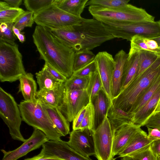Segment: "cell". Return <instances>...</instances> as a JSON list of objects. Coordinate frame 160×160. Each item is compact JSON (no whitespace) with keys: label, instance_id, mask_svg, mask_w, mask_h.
Masks as SVG:
<instances>
[{"label":"cell","instance_id":"cell-1","mask_svg":"<svg viewBox=\"0 0 160 160\" xmlns=\"http://www.w3.org/2000/svg\"><path fill=\"white\" fill-rule=\"evenodd\" d=\"M32 36L40 59L70 78L73 73L75 50L61 42L50 29L43 27L37 25Z\"/></svg>","mask_w":160,"mask_h":160},{"label":"cell","instance_id":"cell-2","mask_svg":"<svg viewBox=\"0 0 160 160\" xmlns=\"http://www.w3.org/2000/svg\"><path fill=\"white\" fill-rule=\"evenodd\" d=\"M160 75V57L113 99L112 105L129 112L138 99Z\"/></svg>","mask_w":160,"mask_h":160},{"label":"cell","instance_id":"cell-3","mask_svg":"<svg viewBox=\"0 0 160 160\" xmlns=\"http://www.w3.org/2000/svg\"><path fill=\"white\" fill-rule=\"evenodd\" d=\"M88 11L93 18L102 23L155 21V17L145 9L129 4L114 8L91 6Z\"/></svg>","mask_w":160,"mask_h":160},{"label":"cell","instance_id":"cell-4","mask_svg":"<svg viewBox=\"0 0 160 160\" xmlns=\"http://www.w3.org/2000/svg\"><path fill=\"white\" fill-rule=\"evenodd\" d=\"M22 121L34 129L44 132L49 140H61V134L51 120L42 103L23 101L18 104Z\"/></svg>","mask_w":160,"mask_h":160},{"label":"cell","instance_id":"cell-5","mask_svg":"<svg viewBox=\"0 0 160 160\" xmlns=\"http://www.w3.org/2000/svg\"><path fill=\"white\" fill-rule=\"evenodd\" d=\"M103 23L114 38L130 41L136 36L150 39L160 37V20Z\"/></svg>","mask_w":160,"mask_h":160},{"label":"cell","instance_id":"cell-6","mask_svg":"<svg viewBox=\"0 0 160 160\" xmlns=\"http://www.w3.org/2000/svg\"><path fill=\"white\" fill-rule=\"evenodd\" d=\"M18 45L0 40V80L12 82L19 80L26 72Z\"/></svg>","mask_w":160,"mask_h":160},{"label":"cell","instance_id":"cell-7","mask_svg":"<svg viewBox=\"0 0 160 160\" xmlns=\"http://www.w3.org/2000/svg\"><path fill=\"white\" fill-rule=\"evenodd\" d=\"M33 18L37 25L58 29L79 25L84 18L69 14L52 4L33 14Z\"/></svg>","mask_w":160,"mask_h":160},{"label":"cell","instance_id":"cell-8","mask_svg":"<svg viewBox=\"0 0 160 160\" xmlns=\"http://www.w3.org/2000/svg\"><path fill=\"white\" fill-rule=\"evenodd\" d=\"M0 116L8 127L12 138L24 142L25 139L20 130L22 119L18 105L13 97L1 87L0 88Z\"/></svg>","mask_w":160,"mask_h":160},{"label":"cell","instance_id":"cell-9","mask_svg":"<svg viewBox=\"0 0 160 160\" xmlns=\"http://www.w3.org/2000/svg\"><path fill=\"white\" fill-rule=\"evenodd\" d=\"M114 132L107 117L93 132L94 155L98 160H115L112 156Z\"/></svg>","mask_w":160,"mask_h":160},{"label":"cell","instance_id":"cell-10","mask_svg":"<svg viewBox=\"0 0 160 160\" xmlns=\"http://www.w3.org/2000/svg\"><path fill=\"white\" fill-rule=\"evenodd\" d=\"M86 90H65L63 98L58 109L69 122L73 121L79 111L90 102Z\"/></svg>","mask_w":160,"mask_h":160},{"label":"cell","instance_id":"cell-11","mask_svg":"<svg viewBox=\"0 0 160 160\" xmlns=\"http://www.w3.org/2000/svg\"><path fill=\"white\" fill-rule=\"evenodd\" d=\"M39 153L46 158H58L62 160H92L72 150L67 142L62 140H49L42 146Z\"/></svg>","mask_w":160,"mask_h":160},{"label":"cell","instance_id":"cell-12","mask_svg":"<svg viewBox=\"0 0 160 160\" xmlns=\"http://www.w3.org/2000/svg\"><path fill=\"white\" fill-rule=\"evenodd\" d=\"M67 142L72 150L85 157L89 158L95 154L93 132L88 129L72 130Z\"/></svg>","mask_w":160,"mask_h":160},{"label":"cell","instance_id":"cell-13","mask_svg":"<svg viewBox=\"0 0 160 160\" xmlns=\"http://www.w3.org/2000/svg\"><path fill=\"white\" fill-rule=\"evenodd\" d=\"M49 140L44 132L39 130L34 129L31 136L15 149L8 151L1 149L3 154L2 160H17L30 152L39 148Z\"/></svg>","mask_w":160,"mask_h":160},{"label":"cell","instance_id":"cell-14","mask_svg":"<svg viewBox=\"0 0 160 160\" xmlns=\"http://www.w3.org/2000/svg\"><path fill=\"white\" fill-rule=\"evenodd\" d=\"M98 71L101 78L103 89L112 101L111 94V81L115 65L112 56L106 51L98 52L95 56Z\"/></svg>","mask_w":160,"mask_h":160},{"label":"cell","instance_id":"cell-15","mask_svg":"<svg viewBox=\"0 0 160 160\" xmlns=\"http://www.w3.org/2000/svg\"><path fill=\"white\" fill-rule=\"evenodd\" d=\"M140 128L131 123L125 124L115 131L112 146L113 158L124 150Z\"/></svg>","mask_w":160,"mask_h":160},{"label":"cell","instance_id":"cell-16","mask_svg":"<svg viewBox=\"0 0 160 160\" xmlns=\"http://www.w3.org/2000/svg\"><path fill=\"white\" fill-rule=\"evenodd\" d=\"M128 54L123 50L119 51L114 58L115 65L111 81V91L112 100L120 94L125 65Z\"/></svg>","mask_w":160,"mask_h":160},{"label":"cell","instance_id":"cell-17","mask_svg":"<svg viewBox=\"0 0 160 160\" xmlns=\"http://www.w3.org/2000/svg\"><path fill=\"white\" fill-rule=\"evenodd\" d=\"M65 88L64 83L59 82L57 86L49 90H39L36 98L41 103L58 108L62 101Z\"/></svg>","mask_w":160,"mask_h":160},{"label":"cell","instance_id":"cell-18","mask_svg":"<svg viewBox=\"0 0 160 160\" xmlns=\"http://www.w3.org/2000/svg\"><path fill=\"white\" fill-rule=\"evenodd\" d=\"M91 102L94 110L96 129L107 117L112 102L103 89L99 91Z\"/></svg>","mask_w":160,"mask_h":160},{"label":"cell","instance_id":"cell-19","mask_svg":"<svg viewBox=\"0 0 160 160\" xmlns=\"http://www.w3.org/2000/svg\"><path fill=\"white\" fill-rule=\"evenodd\" d=\"M152 141L148 138L147 133L140 128L125 148L118 154V157L122 158L148 148Z\"/></svg>","mask_w":160,"mask_h":160},{"label":"cell","instance_id":"cell-20","mask_svg":"<svg viewBox=\"0 0 160 160\" xmlns=\"http://www.w3.org/2000/svg\"><path fill=\"white\" fill-rule=\"evenodd\" d=\"M128 54V57L124 70L120 92L127 88L134 79L138 67L139 52L130 49Z\"/></svg>","mask_w":160,"mask_h":160},{"label":"cell","instance_id":"cell-21","mask_svg":"<svg viewBox=\"0 0 160 160\" xmlns=\"http://www.w3.org/2000/svg\"><path fill=\"white\" fill-rule=\"evenodd\" d=\"M160 98V88L142 108L132 113V123L140 127L144 126L147 120L154 112Z\"/></svg>","mask_w":160,"mask_h":160},{"label":"cell","instance_id":"cell-22","mask_svg":"<svg viewBox=\"0 0 160 160\" xmlns=\"http://www.w3.org/2000/svg\"><path fill=\"white\" fill-rule=\"evenodd\" d=\"M42 104L62 136L70 133L69 122L58 108Z\"/></svg>","mask_w":160,"mask_h":160},{"label":"cell","instance_id":"cell-23","mask_svg":"<svg viewBox=\"0 0 160 160\" xmlns=\"http://www.w3.org/2000/svg\"><path fill=\"white\" fill-rule=\"evenodd\" d=\"M19 92L22 94L24 101L34 102L37 100L36 95L37 85L31 73H27L22 76L19 79Z\"/></svg>","mask_w":160,"mask_h":160},{"label":"cell","instance_id":"cell-24","mask_svg":"<svg viewBox=\"0 0 160 160\" xmlns=\"http://www.w3.org/2000/svg\"><path fill=\"white\" fill-rule=\"evenodd\" d=\"M132 113L126 112L112 105L108 112L107 117L114 132L122 126L132 123Z\"/></svg>","mask_w":160,"mask_h":160},{"label":"cell","instance_id":"cell-25","mask_svg":"<svg viewBox=\"0 0 160 160\" xmlns=\"http://www.w3.org/2000/svg\"><path fill=\"white\" fill-rule=\"evenodd\" d=\"M130 42L131 49L137 52L141 50L147 51L160 56V45L152 39L136 36Z\"/></svg>","mask_w":160,"mask_h":160},{"label":"cell","instance_id":"cell-26","mask_svg":"<svg viewBox=\"0 0 160 160\" xmlns=\"http://www.w3.org/2000/svg\"><path fill=\"white\" fill-rule=\"evenodd\" d=\"M88 0H54L53 4L66 12L81 17Z\"/></svg>","mask_w":160,"mask_h":160},{"label":"cell","instance_id":"cell-27","mask_svg":"<svg viewBox=\"0 0 160 160\" xmlns=\"http://www.w3.org/2000/svg\"><path fill=\"white\" fill-rule=\"evenodd\" d=\"M25 11L22 9L12 7L4 1H0V23H14Z\"/></svg>","mask_w":160,"mask_h":160},{"label":"cell","instance_id":"cell-28","mask_svg":"<svg viewBox=\"0 0 160 160\" xmlns=\"http://www.w3.org/2000/svg\"><path fill=\"white\" fill-rule=\"evenodd\" d=\"M160 88V75L143 92L133 106L129 112L134 113L142 108Z\"/></svg>","mask_w":160,"mask_h":160},{"label":"cell","instance_id":"cell-29","mask_svg":"<svg viewBox=\"0 0 160 160\" xmlns=\"http://www.w3.org/2000/svg\"><path fill=\"white\" fill-rule=\"evenodd\" d=\"M39 90H49L55 87L59 83L44 65L42 70L36 73Z\"/></svg>","mask_w":160,"mask_h":160},{"label":"cell","instance_id":"cell-30","mask_svg":"<svg viewBox=\"0 0 160 160\" xmlns=\"http://www.w3.org/2000/svg\"><path fill=\"white\" fill-rule=\"evenodd\" d=\"M138 52L139 65L134 79L139 76L160 57L153 52L141 50Z\"/></svg>","mask_w":160,"mask_h":160},{"label":"cell","instance_id":"cell-31","mask_svg":"<svg viewBox=\"0 0 160 160\" xmlns=\"http://www.w3.org/2000/svg\"><path fill=\"white\" fill-rule=\"evenodd\" d=\"M95 55L91 50H84L75 52L73 72L77 71L94 59Z\"/></svg>","mask_w":160,"mask_h":160},{"label":"cell","instance_id":"cell-32","mask_svg":"<svg viewBox=\"0 0 160 160\" xmlns=\"http://www.w3.org/2000/svg\"><path fill=\"white\" fill-rule=\"evenodd\" d=\"M103 89L102 82L98 71L91 73L86 90L89 97L90 101L92 102L99 91Z\"/></svg>","mask_w":160,"mask_h":160},{"label":"cell","instance_id":"cell-33","mask_svg":"<svg viewBox=\"0 0 160 160\" xmlns=\"http://www.w3.org/2000/svg\"><path fill=\"white\" fill-rule=\"evenodd\" d=\"M89 78V76L82 77L72 75L64 83L65 90L67 91L86 90Z\"/></svg>","mask_w":160,"mask_h":160},{"label":"cell","instance_id":"cell-34","mask_svg":"<svg viewBox=\"0 0 160 160\" xmlns=\"http://www.w3.org/2000/svg\"><path fill=\"white\" fill-rule=\"evenodd\" d=\"M79 129H88L93 132L95 130L94 110L93 105L91 101L87 105L86 111Z\"/></svg>","mask_w":160,"mask_h":160},{"label":"cell","instance_id":"cell-35","mask_svg":"<svg viewBox=\"0 0 160 160\" xmlns=\"http://www.w3.org/2000/svg\"><path fill=\"white\" fill-rule=\"evenodd\" d=\"M54 0H24V4L28 11L33 14L52 4Z\"/></svg>","mask_w":160,"mask_h":160},{"label":"cell","instance_id":"cell-36","mask_svg":"<svg viewBox=\"0 0 160 160\" xmlns=\"http://www.w3.org/2000/svg\"><path fill=\"white\" fill-rule=\"evenodd\" d=\"M129 0H90L87 6H99L104 8H114L124 6L128 4Z\"/></svg>","mask_w":160,"mask_h":160},{"label":"cell","instance_id":"cell-37","mask_svg":"<svg viewBox=\"0 0 160 160\" xmlns=\"http://www.w3.org/2000/svg\"><path fill=\"white\" fill-rule=\"evenodd\" d=\"M34 22L33 13L27 11L18 18L14 23L13 26L21 31L25 27H31Z\"/></svg>","mask_w":160,"mask_h":160},{"label":"cell","instance_id":"cell-38","mask_svg":"<svg viewBox=\"0 0 160 160\" xmlns=\"http://www.w3.org/2000/svg\"><path fill=\"white\" fill-rule=\"evenodd\" d=\"M98 70L97 65L95 59L79 69L73 72L72 75L78 77H86Z\"/></svg>","mask_w":160,"mask_h":160},{"label":"cell","instance_id":"cell-39","mask_svg":"<svg viewBox=\"0 0 160 160\" xmlns=\"http://www.w3.org/2000/svg\"><path fill=\"white\" fill-rule=\"evenodd\" d=\"M128 156L132 158L133 160H157V156L153 153L150 147Z\"/></svg>","mask_w":160,"mask_h":160},{"label":"cell","instance_id":"cell-40","mask_svg":"<svg viewBox=\"0 0 160 160\" xmlns=\"http://www.w3.org/2000/svg\"><path fill=\"white\" fill-rule=\"evenodd\" d=\"M7 23L8 25L7 29L4 32H0V40L12 45H14L16 44L15 41L17 38L12 31L14 23Z\"/></svg>","mask_w":160,"mask_h":160},{"label":"cell","instance_id":"cell-41","mask_svg":"<svg viewBox=\"0 0 160 160\" xmlns=\"http://www.w3.org/2000/svg\"><path fill=\"white\" fill-rule=\"evenodd\" d=\"M147 127L160 128V111L153 113L144 124Z\"/></svg>","mask_w":160,"mask_h":160},{"label":"cell","instance_id":"cell-42","mask_svg":"<svg viewBox=\"0 0 160 160\" xmlns=\"http://www.w3.org/2000/svg\"><path fill=\"white\" fill-rule=\"evenodd\" d=\"M87 105L83 107L78 113L72 121L73 130L79 129L81 124L85 115Z\"/></svg>","mask_w":160,"mask_h":160},{"label":"cell","instance_id":"cell-43","mask_svg":"<svg viewBox=\"0 0 160 160\" xmlns=\"http://www.w3.org/2000/svg\"><path fill=\"white\" fill-rule=\"evenodd\" d=\"M44 65L52 76L58 81L64 83L67 79L68 78L65 76L48 63L45 62Z\"/></svg>","mask_w":160,"mask_h":160},{"label":"cell","instance_id":"cell-44","mask_svg":"<svg viewBox=\"0 0 160 160\" xmlns=\"http://www.w3.org/2000/svg\"><path fill=\"white\" fill-rule=\"evenodd\" d=\"M147 128L148 131V137L151 140H160V128Z\"/></svg>","mask_w":160,"mask_h":160},{"label":"cell","instance_id":"cell-45","mask_svg":"<svg viewBox=\"0 0 160 160\" xmlns=\"http://www.w3.org/2000/svg\"><path fill=\"white\" fill-rule=\"evenodd\" d=\"M150 148L153 153L156 156L160 155V140L153 141Z\"/></svg>","mask_w":160,"mask_h":160},{"label":"cell","instance_id":"cell-46","mask_svg":"<svg viewBox=\"0 0 160 160\" xmlns=\"http://www.w3.org/2000/svg\"><path fill=\"white\" fill-rule=\"evenodd\" d=\"M12 7L19 8L22 4V0H3Z\"/></svg>","mask_w":160,"mask_h":160},{"label":"cell","instance_id":"cell-47","mask_svg":"<svg viewBox=\"0 0 160 160\" xmlns=\"http://www.w3.org/2000/svg\"><path fill=\"white\" fill-rule=\"evenodd\" d=\"M24 160H62L60 159L55 158H46L41 156L39 154L32 157L28 158Z\"/></svg>","mask_w":160,"mask_h":160},{"label":"cell","instance_id":"cell-48","mask_svg":"<svg viewBox=\"0 0 160 160\" xmlns=\"http://www.w3.org/2000/svg\"><path fill=\"white\" fill-rule=\"evenodd\" d=\"M23 32H21L17 36L19 41L22 43L24 42L25 41V37Z\"/></svg>","mask_w":160,"mask_h":160},{"label":"cell","instance_id":"cell-49","mask_svg":"<svg viewBox=\"0 0 160 160\" xmlns=\"http://www.w3.org/2000/svg\"><path fill=\"white\" fill-rule=\"evenodd\" d=\"M8 27V24L7 23H0V32H4L7 29Z\"/></svg>","mask_w":160,"mask_h":160},{"label":"cell","instance_id":"cell-50","mask_svg":"<svg viewBox=\"0 0 160 160\" xmlns=\"http://www.w3.org/2000/svg\"><path fill=\"white\" fill-rule=\"evenodd\" d=\"M12 31L15 35L17 36L20 33L21 31L17 28L13 26Z\"/></svg>","mask_w":160,"mask_h":160},{"label":"cell","instance_id":"cell-51","mask_svg":"<svg viewBox=\"0 0 160 160\" xmlns=\"http://www.w3.org/2000/svg\"><path fill=\"white\" fill-rule=\"evenodd\" d=\"M160 111V98L158 103L157 106L155 109L154 112H157ZM153 112V113H154Z\"/></svg>","mask_w":160,"mask_h":160},{"label":"cell","instance_id":"cell-52","mask_svg":"<svg viewBox=\"0 0 160 160\" xmlns=\"http://www.w3.org/2000/svg\"><path fill=\"white\" fill-rule=\"evenodd\" d=\"M121 160H133L131 157L127 156L122 158Z\"/></svg>","mask_w":160,"mask_h":160},{"label":"cell","instance_id":"cell-53","mask_svg":"<svg viewBox=\"0 0 160 160\" xmlns=\"http://www.w3.org/2000/svg\"><path fill=\"white\" fill-rule=\"evenodd\" d=\"M152 39L156 41L160 45V37Z\"/></svg>","mask_w":160,"mask_h":160},{"label":"cell","instance_id":"cell-54","mask_svg":"<svg viewBox=\"0 0 160 160\" xmlns=\"http://www.w3.org/2000/svg\"><path fill=\"white\" fill-rule=\"evenodd\" d=\"M157 160H160V155L157 156Z\"/></svg>","mask_w":160,"mask_h":160}]
</instances>
